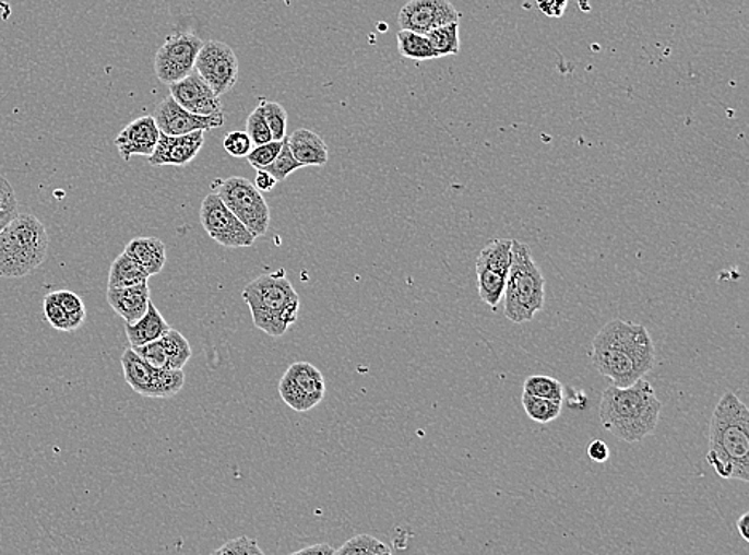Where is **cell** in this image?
<instances>
[{"label":"cell","mask_w":749,"mask_h":555,"mask_svg":"<svg viewBox=\"0 0 749 555\" xmlns=\"http://www.w3.org/2000/svg\"><path fill=\"white\" fill-rule=\"evenodd\" d=\"M223 147L229 156L247 157L253 147V141H251L250 134L237 130V132H229L224 137Z\"/></svg>","instance_id":"cell-40"},{"label":"cell","mask_w":749,"mask_h":555,"mask_svg":"<svg viewBox=\"0 0 749 555\" xmlns=\"http://www.w3.org/2000/svg\"><path fill=\"white\" fill-rule=\"evenodd\" d=\"M213 554L262 555L264 554V551L259 547L257 540H251V538L247 536H240L236 538V540L227 541L224 546H221L219 550L214 551Z\"/></svg>","instance_id":"cell-41"},{"label":"cell","mask_w":749,"mask_h":555,"mask_svg":"<svg viewBox=\"0 0 749 555\" xmlns=\"http://www.w3.org/2000/svg\"><path fill=\"white\" fill-rule=\"evenodd\" d=\"M288 137V134H286ZM283 138L282 150H280L278 156L272 164L265 165V167L258 168V170L268 172L272 177L277 179V182L285 181L293 172L300 170L304 165L296 161L293 156L292 150L288 146V138Z\"/></svg>","instance_id":"cell-31"},{"label":"cell","mask_w":749,"mask_h":555,"mask_svg":"<svg viewBox=\"0 0 749 555\" xmlns=\"http://www.w3.org/2000/svg\"><path fill=\"white\" fill-rule=\"evenodd\" d=\"M107 303L127 323H134L146 314L151 303L150 285L107 288Z\"/></svg>","instance_id":"cell-16"},{"label":"cell","mask_w":749,"mask_h":555,"mask_svg":"<svg viewBox=\"0 0 749 555\" xmlns=\"http://www.w3.org/2000/svg\"><path fill=\"white\" fill-rule=\"evenodd\" d=\"M593 364L614 386H630L655 365V346L644 326L610 320L593 340Z\"/></svg>","instance_id":"cell-1"},{"label":"cell","mask_w":749,"mask_h":555,"mask_svg":"<svg viewBox=\"0 0 749 555\" xmlns=\"http://www.w3.org/2000/svg\"><path fill=\"white\" fill-rule=\"evenodd\" d=\"M254 327L272 338L283 336L298 320L299 295L286 278L285 269L259 275L241 292Z\"/></svg>","instance_id":"cell-4"},{"label":"cell","mask_w":749,"mask_h":555,"mask_svg":"<svg viewBox=\"0 0 749 555\" xmlns=\"http://www.w3.org/2000/svg\"><path fill=\"white\" fill-rule=\"evenodd\" d=\"M203 144H205V130H197L181 137H170L160 132L157 146L150 156V164L152 167H162V165L185 167L199 156Z\"/></svg>","instance_id":"cell-14"},{"label":"cell","mask_w":749,"mask_h":555,"mask_svg":"<svg viewBox=\"0 0 749 555\" xmlns=\"http://www.w3.org/2000/svg\"><path fill=\"white\" fill-rule=\"evenodd\" d=\"M588 457L596 463H606L610 458V450L604 440H593L588 447Z\"/></svg>","instance_id":"cell-43"},{"label":"cell","mask_w":749,"mask_h":555,"mask_svg":"<svg viewBox=\"0 0 749 555\" xmlns=\"http://www.w3.org/2000/svg\"><path fill=\"white\" fill-rule=\"evenodd\" d=\"M579 2H580V0H579Z\"/></svg>","instance_id":"cell-47"},{"label":"cell","mask_w":749,"mask_h":555,"mask_svg":"<svg viewBox=\"0 0 749 555\" xmlns=\"http://www.w3.org/2000/svg\"><path fill=\"white\" fill-rule=\"evenodd\" d=\"M524 392L535 395V398L555 400V402L564 400L562 382L554 377H545V375H533V377L527 378L524 381Z\"/></svg>","instance_id":"cell-30"},{"label":"cell","mask_w":749,"mask_h":555,"mask_svg":"<svg viewBox=\"0 0 749 555\" xmlns=\"http://www.w3.org/2000/svg\"><path fill=\"white\" fill-rule=\"evenodd\" d=\"M706 460L720 477L749 481V410L734 392L714 409Z\"/></svg>","instance_id":"cell-2"},{"label":"cell","mask_w":749,"mask_h":555,"mask_svg":"<svg viewBox=\"0 0 749 555\" xmlns=\"http://www.w3.org/2000/svg\"><path fill=\"white\" fill-rule=\"evenodd\" d=\"M247 133L250 134L253 146H259V144L269 143V141L274 140V138H272L271 129H269L268 120H265L264 113H262L261 105L248 116Z\"/></svg>","instance_id":"cell-37"},{"label":"cell","mask_w":749,"mask_h":555,"mask_svg":"<svg viewBox=\"0 0 749 555\" xmlns=\"http://www.w3.org/2000/svg\"><path fill=\"white\" fill-rule=\"evenodd\" d=\"M506 316L513 323L531 322L544 308L545 279L535 264L530 245L513 240L512 264L507 274Z\"/></svg>","instance_id":"cell-6"},{"label":"cell","mask_w":749,"mask_h":555,"mask_svg":"<svg viewBox=\"0 0 749 555\" xmlns=\"http://www.w3.org/2000/svg\"><path fill=\"white\" fill-rule=\"evenodd\" d=\"M120 364H122L123 377H126V381L129 382L130 388L133 389L134 392H138V394L147 398L152 370H154V368H152L147 362H144L143 358L138 356L136 351L131 346L122 354Z\"/></svg>","instance_id":"cell-22"},{"label":"cell","mask_w":749,"mask_h":555,"mask_svg":"<svg viewBox=\"0 0 749 555\" xmlns=\"http://www.w3.org/2000/svg\"><path fill=\"white\" fill-rule=\"evenodd\" d=\"M202 45L203 40L193 33H175L167 37L155 54L154 69L158 81L170 87L191 74Z\"/></svg>","instance_id":"cell-9"},{"label":"cell","mask_w":749,"mask_h":555,"mask_svg":"<svg viewBox=\"0 0 749 555\" xmlns=\"http://www.w3.org/2000/svg\"><path fill=\"white\" fill-rule=\"evenodd\" d=\"M461 13L451 0H409L400 10L402 29L427 34L444 24L459 23Z\"/></svg>","instance_id":"cell-11"},{"label":"cell","mask_w":749,"mask_h":555,"mask_svg":"<svg viewBox=\"0 0 749 555\" xmlns=\"http://www.w3.org/2000/svg\"><path fill=\"white\" fill-rule=\"evenodd\" d=\"M336 554L340 555H379V554H392V550L385 546L382 541L378 538L369 536V534H357V536L350 538L347 543H344L343 547L336 550Z\"/></svg>","instance_id":"cell-32"},{"label":"cell","mask_w":749,"mask_h":555,"mask_svg":"<svg viewBox=\"0 0 749 555\" xmlns=\"http://www.w3.org/2000/svg\"><path fill=\"white\" fill-rule=\"evenodd\" d=\"M195 71L216 95H226L238 82L240 68L236 51L221 40L203 43L197 55Z\"/></svg>","instance_id":"cell-10"},{"label":"cell","mask_w":749,"mask_h":555,"mask_svg":"<svg viewBox=\"0 0 749 555\" xmlns=\"http://www.w3.org/2000/svg\"><path fill=\"white\" fill-rule=\"evenodd\" d=\"M160 341L164 344L168 361H170V368L182 370L192 357V347L189 341L181 333L171 329L160 338Z\"/></svg>","instance_id":"cell-28"},{"label":"cell","mask_w":749,"mask_h":555,"mask_svg":"<svg viewBox=\"0 0 749 555\" xmlns=\"http://www.w3.org/2000/svg\"><path fill=\"white\" fill-rule=\"evenodd\" d=\"M535 3L548 19H561L568 9L569 0H535Z\"/></svg>","instance_id":"cell-42"},{"label":"cell","mask_w":749,"mask_h":555,"mask_svg":"<svg viewBox=\"0 0 749 555\" xmlns=\"http://www.w3.org/2000/svg\"><path fill=\"white\" fill-rule=\"evenodd\" d=\"M396 43H399L400 55L407 60L427 61L437 58L426 34L402 29L396 34Z\"/></svg>","instance_id":"cell-26"},{"label":"cell","mask_w":749,"mask_h":555,"mask_svg":"<svg viewBox=\"0 0 749 555\" xmlns=\"http://www.w3.org/2000/svg\"><path fill=\"white\" fill-rule=\"evenodd\" d=\"M152 117H154L158 130L162 133L170 134V137H181V134L197 132V130L209 132V130L219 129L226 119L224 116H197V114L189 113L171 95L158 103Z\"/></svg>","instance_id":"cell-12"},{"label":"cell","mask_w":749,"mask_h":555,"mask_svg":"<svg viewBox=\"0 0 749 555\" xmlns=\"http://www.w3.org/2000/svg\"><path fill=\"white\" fill-rule=\"evenodd\" d=\"M200 222L210 239L224 248L253 247L257 237L227 209L216 192L206 196L200 205Z\"/></svg>","instance_id":"cell-8"},{"label":"cell","mask_w":749,"mask_h":555,"mask_svg":"<svg viewBox=\"0 0 749 555\" xmlns=\"http://www.w3.org/2000/svg\"><path fill=\"white\" fill-rule=\"evenodd\" d=\"M278 392L282 395L283 402L295 410V412L304 413L313 409V403L304 394L302 389L293 381L288 374L283 375L280 379Z\"/></svg>","instance_id":"cell-33"},{"label":"cell","mask_w":749,"mask_h":555,"mask_svg":"<svg viewBox=\"0 0 749 555\" xmlns=\"http://www.w3.org/2000/svg\"><path fill=\"white\" fill-rule=\"evenodd\" d=\"M126 251L144 268L150 278L160 274L167 264V247L157 237H136L127 245Z\"/></svg>","instance_id":"cell-19"},{"label":"cell","mask_w":749,"mask_h":555,"mask_svg":"<svg viewBox=\"0 0 749 555\" xmlns=\"http://www.w3.org/2000/svg\"><path fill=\"white\" fill-rule=\"evenodd\" d=\"M158 134H160V130H158L154 117L144 116L131 120L129 126L117 134L114 143H116L123 161H130L131 156L150 157L157 146Z\"/></svg>","instance_id":"cell-15"},{"label":"cell","mask_w":749,"mask_h":555,"mask_svg":"<svg viewBox=\"0 0 749 555\" xmlns=\"http://www.w3.org/2000/svg\"><path fill=\"white\" fill-rule=\"evenodd\" d=\"M283 140H272L269 143L259 144V146L248 153L247 161L250 162L251 167L262 168L265 165L272 164L275 157L278 156L282 150Z\"/></svg>","instance_id":"cell-39"},{"label":"cell","mask_w":749,"mask_h":555,"mask_svg":"<svg viewBox=\"0 0 749 555\" xmlns=\"http://www.w3.org/2000/svg\"><path fill=\"white\" fill-rule=\"evenodd\" d=\"M661 399L645 378L623 388L609 386L599 403L604 429L628 444L641 442L651 436L661 420Z\"/></svg>","instance_id":"cell-3"},{"label":"cell","mask_w":749,"mask_h":555,"mask_svg":"<svg viewBox=\"0 0 749 555\" xmlns=\"http://www.w3.org/2000/svg\"><path fill=\"white\" fill-rule=\"evenodd\" d=\"M186 375L182 370L175 368H154L147 398L170 399L185 388Z\"/></svg>","instance_id":"cell-24"},{"label":"cell","mask_w":749,"mask_h":555,"mask_svg":"<svg viewBox=\"0 0 749 555\" xmlns=\"http://www.w3.org/2000/svg\"><path fill=\"white\" fill-rule=\"evenodd\" d=\"M170 95L182 108L197 116H224L221 96L213 92L197 71L170 85Z\"/></svg>","instance_id":"cell-13"},{"label":"cell","mask_w":749,"mask_h":555,"mask_svg":"<svg viewBox=\"0 0 749 555\" xmlns=\"http://www.w3.org/2000/svg\"><path fill=\"white\" fill-rule=\"evenodd\" d=\"M428 43L433 48L435 57H451L461 51V36H459V23L444 24L426 34Z\"/></svg>","instance_id":"cell-27"},{"label":"cell","mask_w":749,"mask_h":555,"mask_svg":"<svg viewBox=\"0 0 749 555\" xmlns=\"http://www.w3.org/2000/svg\"><path fill=\"white\" fill-rule=\"evenodd\" d=\"M147 281H150V274L130 253L123 250V253L119 255L110 267L107 288L133 287V285L146 284Z\"/></svg>","instance_id":"cell-20"},{"label":"cell","mask_w":749,"mask_h":555,"mask_svg":"<svg viewBox=\"0 0 749 555\" xmlns=\"http://www.w3.org/2000/svg\"><path fill=\"white\" fill-rule=\"evenodd\" d=\"M214 188L227 209L248 227L257 239L268 234L271 226V209L253 181L241 177H230L216 181Z\"/></svg>","instance_id":"cell-7"},{"label":"cell","mask_w":749,"mask_h":555,"mask_svg":"<svg viewBox=\"0 0 749 555\" xmlns=\"http://www.w3.org/2000/svg\"><path fill=\"white\" fill-rule=\"evenodd\" d=\"M170 330L167 320L164 319L157 306L150 303L146 314L134 323H127L126 333L129 338L130 346H143L152 341L160 340Z\"/></svg>","instance_id":"cell-18"},{"label":"cell","mask_w":749,"mask_h":555,"mask_svg":"<svg viewBox=\"0 0 749 555\" xmlns=\"http://www.w3.org/2000/svg\"><path fill=\"white\" fill-rule=\"evenodd\" d=\"M259 105L262 106V113H264L265 120H268L272 138L274 140H283L288 134L286 133V126H288L286 109L280 103L268 102V99H261Z\"/></svg>","instance_id":"cell-35"},{"label":"cell","mask_w":749,"mask_h":555,"mask_svg":"<svg viewBox=\"0 0 749 555\" xmlns=\"http://www.w3.org/2000/svg\"><path fill=\"white\" fill-rule=\"evenodd\" d=\"M286 138L293 156L304 167H323L328 164L330 151L319 133L309 129H298Z\"/></svg>","instance_id":"cell-17"},{"label":"cell","mask_w":749,"mask_h":555,"mask_svg":"<svg viewBox=\"0 0 749 555\" xmlns=\"http://www.w3.org/2000/svg\"><path fill=\"white\" fill-rule=\"evenodd\" d=\"M748 522H749V512H745L744 516H741L737 522V530H738V532H740L741 538H744L745 541H749Z\"/></svg>","instance_id":"cell-46"},{"label":"cell","mask_w":749,"mask_h":555,"mask_svg":"<svg viewBox=\"0 0 749 555\" xmlns=\"http://www.w3.org/2000/svg\"><path fill=\"white\" fill-rule=\"evenodd\" d=\"M253 182L254 186H257V188L259 189V191L269 192L275 188V185H277V179L272 177L271 174H268V172L258 170L257 178H254Z\"/></svg>","instance_id":"cell-44"},{"label":"cell","mask_w":749,"mask_h":555,"mask_svg":"<svg viewBox=\"0 0 749 555\" xmlns=\"http://www.w3.org/2000/svg\"><path fill=\"white\" fill-rule=\"evenodd\" d=\"M44 312L45 319L50 322V326L54 327V329L60 330V332H74L71 317H69L64 306L61 305L60 299H58L57 293H48V295L45 296Z\"/></svg>","instance_id":"cell-34"},{"label":"cell","mask_w":749,"mask_h":555,"mask_svg":"<svg viewBox=\"0 0 749 555\" xmlns=\"http://www.w3.org/2000/svg\"><path fill=\"white\" fill-rule=\"evenodd\" d=\"M47 229L37 216L19 213L0 231V278L31 274L48 255Z\"/></svg>","instance_id":"cell-5"},{"label":"cell","mask_w":749,"mask_h":555,"mask_svg":"<svg viewBox=\"0 0 749 555\" xmlns=\"http://www.w3.org/2000/svg\"><path fill=\"white\" fill-rule=\"evenodd\" d=\"M138 356L151 365L152 368H170V361H168L167 353H165L164 344L160 340L152 341V343L143 344V346H134Z\"/></svg>","instance_id":"cell-38"},{"label":"cell","mask_w":749,"mask_h":555,"mask_svg":"<svg viewBox=\"0 0 749 555\" xmlns=\"http://www.w3.org/2000/svg\"><path fill=\"white\" fill-rule=\"evenodd\" d=\"M523 406L526 415L535 423L547 424L555 422L561 416L562 402H555L535 395L523 394Z\"/></svg>","instance_id":"cell-29"},{"label":"cell","mask_w":749,"mask_h":555,"mask_svg":"<svg viewBox=\"0 0 749 555\" xmlns=\"http://www.w3.org/2000/svg\"><path fill=\"white\" fill-rule=\"evenodd\" d=\"M19 199L15 189L5 178L0 177V231L19 215Z\"/></svg>","instance_id":"cell-36"},{"label":"cell","mask_w":749,"mask_h":555,"mask_svg":"<svg viewBox=\"0 0 749 555\" xmlns=\"http://www.w3.org/2000/svg\"><path fill=\"white\" fill-rule=\"evenodd\" d=\"M512 239L491 240L483 248L476 263L492 269V271L499 272V274H509L510 264H512Z\"/></svg>","instance_id":"cell-25"},{"label":"cell","mask_w":749,"mask_h":555,"mask_svg":"<svg viewBox=\"0 0 749 555\" xmlns=\"http://www.w3.org/2000/svg\"><path fill=\"white\" fill-rule=\"evenodd\" d=\"M476 279H478L479 298L496 311L497 306L503 299L507 275L499 274V272L492 271V269L476 263Z\"/></svg>","instance_id":"cell-23"},{"label":"cell","mask_w":749,"mask_h":555,"mask_svg":"<svg viewBox=\"0 0 749 555\" xmlns=\"http://www.w3.org/2000/svg\"><path fill=\"white\" fill-rule=\"evenodd\" d=\"M296 554L333 555V554H336V550H334L333 546H330V544L317 543V544H313V546H307V547H304V550L296 551L295 555Z\"/></svg>","instance_id":"cell-45"},{"label":"cell","mask_w":749,"mask_h":555,"mask_svg":"<svg viewBox=\"0 0 749 555\" xmlns=\"http://www.w3.org/2000/svg\"><path fill=\"white\" fill-rule=\"evenodd\" d=\"M286 374L302 389L304 394L309 398L313 406L319 405L324 398V392H326L323 375L319 368L313 367L309 362H296L286 370Z\"/></svg>","instance_id":"cell-21"}]
</instances>
